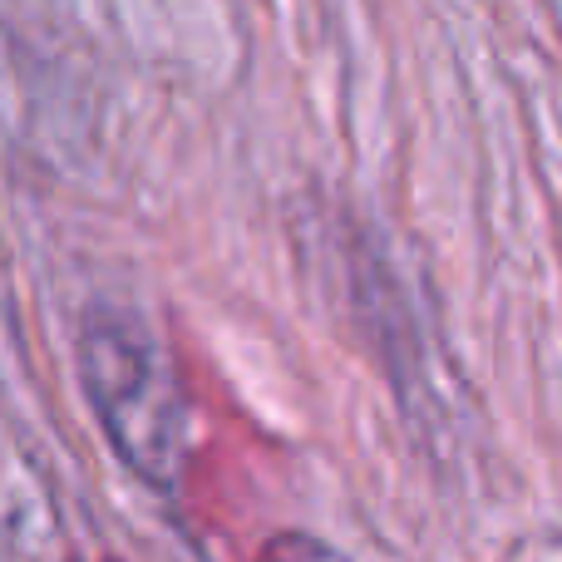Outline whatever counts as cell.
Returning <instances> with one entry per match:
<instances>
[{
	"mask_svg": "<svg viewBox=\"0 0 562 562\" xmlns=\"http://www.w3.org/2000/svg\"><path fill=\"white\" fill-rule=\"evenodd\" d=\"M79 375L124 464L148 484H173L188 449V409L158 336L119 306H94L79 330Z\"/></svg>",
	"mask_w": 562,
	"mask_h": 562,
	"instance_id": "cell-1",
	"label": "cell"
}]
</instances>
